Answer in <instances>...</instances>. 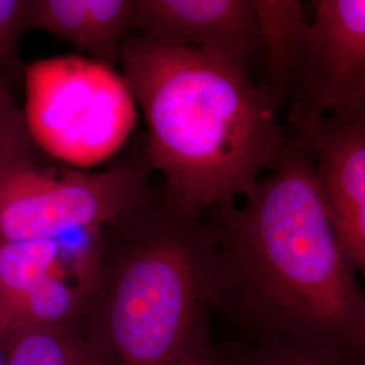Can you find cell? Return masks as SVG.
I'll list each match as a JSON object with an SVG mask.
<instances>
[{"label": "cell", "instance_id": "obj_9", "mask_svg": "<svg viewBox=\"0 0 365 365\" xmlns=\"http://www.w3.org/2000/svg\"><path fill=\"white\" fill-rule=\"evenodd\" d=\"M292 130L310 145L329 214L365 286V118H321Z\"/></svg>", "mask_w": 365, "mask_h": 365}, {"label": "cell", "instance_id": "obj_18", "mask_svg": "<svg viewBox=\"0 0 365 365\" xmlns=\"http://www.w3.org/2000/svg\"><path fill=\"white\" fill-rule=\"evenodd\" d=\"M0 365H6V345L0 336Z\"/></svg>", "mask_w": 365, "mask_h": 365}, {"label": "cell", "instance_id": "obj_2", "mask_svg": "<svg viewBox=\"0 0 365 365\" xmlns=\"http://www.w3.org/2000/svg\"><path fill=\"white\" fill-rule=\"evenodd\" d=\"M119 60L148 123V163L176 209L205 215L235 206L283 155L291 129L282 107L242 68L141 36L122 42Z\"/></svg>", "mask_w": 365, "mask_h": 365}, {"label": "cell", "instance_id": "obj_17", "mask_svg": "<svg viewBox=\"0 0 365 365\" xmlns=\"http://www.w3.org/2000/svg\"><path fill=\"white\" fill-rule=\"evenodd\" d=\"M194 365H242L240 357L217 352L212 348Z\"/></svg>", "mask_w": 365, "mask_h": 365}, {"label": "cell", "instance_id": "obj_1", "mask_svg": "<svg viewBox=\"0 0 365 365\" xmlns=\"http://www.w3.org/2000/svg\"><path fill=\"white\" fill-rule=\"evenodd\" d=\"M225 274L221 307L264 339L365 365V286L322 195L306 137L291 129L279 161L235 206L210 211Z\"/></svg>", "mask_w": 365, "mask_h": 365}, {"label": "cell", "instance_id": "obj_3", "mask_svg": "<svg viewBox=\"0 0 365 365\" xmlns=\"http://www.w3.org/2000/svg\"><path fill=\"white\" fill-rule=\"evenodd\" d=\"M223 294L209 221L155 200L103 227L76 325L108 365H194L211 349Z\"/></svg>", "mask_w": 365, "mask_h": 365}, {"label": "cell", "instance_id": "obj_4", "mask_svg": "<svg viewBox=\"0 0 365 365\" xmlns=\"http://www.w3.org/2000/svg\"><path fill=\"white\" fill-rule=\"evenodd\" d=\"M25 118L45 153L78 168L113 156L134 129L135 101L111 66L78 56L39 60L25 69Z\"/></svg>", "mask_w": 365, "mask_h": 365}, {"label": "cell", "instance_id": "obj_14", "mask_svg": "<svg viewBox=\"0 0 365 365\" xmlns=\"http://www.w3.org/2000/svg\"><path fill=\"white\" fill-rule=\"evenodd\" d=\"M37 150L25 113L16 105L6 78L0 73V167L22 158L37 160Z\"/></svg>", "mask_w": 365, "mask_h": 365}, {"label": "cell", "instance_id": "obj_7", "mask_svg": "<svg viewBox=\"0 0 365 365\" xmlns=\"http://www.w3.org/2000/svg\"><path fill=\"white\" fill-rule=\"evenodd\" d=\"M291 129L327 117L365 118V0H314Z\"/></svg>", "mask_w": 365, "mask_h": 365}, {"label": "cell", "instance_id": "obj_8", "mask_svg": "<svg viewBox=\"0 0 365 365\" xmlns=\"http://www.w3.org/2000/svg\"><path fill=\"white\" fill-rule=\"evenodd\" d=\"M131 27L150 42L215 54L247 72L262 57L255 0H135Z\"/></svg>", "mask_w": 365, "mask_h": 365}, {"label": "cell", "instance_id": "obj_15", "mask_svg": "<svg viewBox=\"0 0 365 365\" xmlns=\"http://www.w3.org/2000/svg\"><path fill=\"white\" fill-rule=\"evenodd\" d=\"M238 357L242 365H364L337 353L282 339H264L257 349Z\"/></svg>", "mask_w": 365, "mask_h": 365}, {"label": "cell", "instance_id": "obj_10", "mask_svg": "<svg viewBox=\"0 0 365 365\" xmlns=\"http://www.w3.org/2000/svg\"><path fill=\"white\" fill-rule=\"evenodd\" d=\"M268 87L280 107L289 105L310 38V18L299 0H255Z\"/></svg>", "mask_w": 365, "mask_h": 365}, {"label": "cell", "instance_id": "obj_16", "mask_svg": "<svg viewBox=\"0 0 365 365\" xmlns=\"http://www.w3.org/2000/svg\"><path fill=\"white\" fill-rule=\"evenodd\" d=\"M36 0H0V73L21 71L18 45L34 27Z\"/></svg>", "mask_w": 365, "mask_h": 365}, {"label": "cell", "instance_id": "obj_6", "mask_svg": "<svg viewBox=\"0 0 365 365\" xmlns=\"http://www.w3.org/2000/svg\"><path fill=\"white\" fill-rule=\"evenodd\" d=\"M103 227L0 242V336L75 324L98 272Z\"/></svg>", "mask_w": 365, "mask_h": 365}, {"label": "cell", "instance_id": "obj_13", "mask_svg": "<svg viewBox=\"0 0 365 365\" xmlns=\"http://www.w3.org/2000/svg\"><path fill=\"white\" fill-rule=\"evenodd\" d=\"M34 27L43 29L86 51L88 15L86 0H36Z\"/></svg>", "mask_w": 365, "mask_h": 365}, {"label": "cell", "instance_id": "obj_5", "mask_svg": "<svg viewBox=\"0 0 365 365\" xmlns=\"http://www.w3.org/2000/svg\"><path fill=\"white\" fill-rule=\"evenodd\" d=\"M155 200L145 170H54L34 158L15 160L0 167V242L105 227Z\"/></svg>", "mask_w": 365, "mask_h": 365}, {"label": "cell", "instance_id": "obj_11", "mask_svg": "<svg viewBox=\"0 0 365 365\" xmlns=\"http://www.w3.org/2000/svg\"><path fill=\"white\" fill-rule=\"evenodd\" d=\"M6 365H108L76 322L34 327L6 344Z\"/></svg>", "mask_w": 365, "mask_h": 365}, {"label": "cell", "instance_id": "obj_12", "mask_svg": "<svg viewBox=\"0 0 365 365\" xmlns=\"http://www.w3.org/2000/svg\"><path fill=\"white\" fill-rule=\"evenodd\" d=\"M88 36L86 52L111 66L119 58L125 31L133 26L135 0H86Z\"/></svg>", "mask_w": 365, "mask_h": 365}]
</instances>
